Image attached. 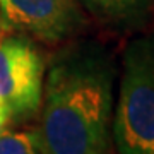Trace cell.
<instances>
[{
	"mask_svg": "<svg viewBox=\"0 0 154 154\" xmlns=\"http://www.w3.org/2000/svg\"><path fill=\"white\" fill-rule=\"evenodd\" d=\"M36 137L41 154H110L116 69L93 41L62 48L46 67Z\"/></svg>",
	"mask_w": 154,
	"mask_h": 154,
	"instance_id": "cell-1",
	"label": "cell"
},
{
	"mask_svg": "<svg viewBox=\"0 0 154 154\" xmlns=\"http://www.w3.org/2000/svg\"><path fill=\"white\" fill-rule=\"evenodd\" d=\"M111 144L118 154H154V34L134 38L123 51Z\"/></svg>",
	"mask_w": 154,
	"mask_h": 154,
	"instance_id": "cell-2",
	"label": "cell"
},
{
	"mask_svg": "<svg viewBox=\"0 0 154 154\" xmlns=\"http://www.w3.org/2000/svg\"><path fill=\"white\" fill-rule=\"evenodd\" d=\"M45 72V57L33 38L19 33L0 34V101L9 122L38 115Z\"/></svg>",
	"mask_w": 154,
	"mask_h": 154,
	"instance_id": "cell-3",
	"label": "cell"
},
{
	"mask_svg": "<svg viewBox=\"0 0 154 154\" xmlns=\"http://www.w3.org/2000/svg\"><path fill=\"white\" fill-rule=\"evenodd\" d=\"M0 24L4 33L58 45L82 33L88 16L79 0H0Z\"/></svg>",
	"mask_w": 154,
	"mask_h": 154,
	"instance_id": "cell-4",
	"label": "cell"
},
{
	"mask_svg": "<svg viewBox=\"0 0 154 154\" xmlns=\"http://www.w3.org/2000/svg\"><path fill=\"white\" fill-rule=\"evenodd\" d=\"M99 24L113 31H134L152 16L154 0H79Z\"/></svg>",
	"mask_w": 154,
	"mask_h": 154,
	"instance_id": "cell-5",
	"label": "cell"
},
{
	"mask_svg": "<svg viewBox=\"0 0 154 154\" xmlns=\"http://www.w3.org/2000/svg\"><path fill=\"white\" fill-rule=\"evenodd\" d=\"M0 154H41L36 130L0 134Z\"/></svg>",
	"mask_w": 154,
	"mask_h": 154,
	"instance_id": "cell-6",
	"label": "cell"
},
{
	"mask_svg": "<svg viewBox=\"0 0 154 154\" xmlns=\"http://www.w3.org/2000/svg\"><path fill=\"white\" fill-rule=\"evenodd\" d=\"M0 116H2V118H7V120H9L7 110H5V106H4V103H2V101H0Z\"/></svg>",
	"mask_w": 154,
	"mask_h": 154,
	"instance_id": "cell-7",
	"label": "cell"
},
{
	"mask_svg": "<svg viewBox=\"0 0 154 154\" xmlns=\"http://www.w3.org/2000/svg\"><path fill=\"white\" fill-rule=\"evenodd\" d=\"M7 123H9V120H7V118H2V116H0V134H2L4 130H5Z\"/></svg>",
	"mask_w": 154,
	"mask_h": 154,
	"instance_id": "cell-8",
	"label": "cell"
},
{
	"mask_svg": "<svg viewBox=\"0 0 154 154\" xmlns=\"http://www.w3.org/2000/svg\"><path fill=\"white\" fill-rule=\"evenodd\" d=\"M2 33H4V31H2V24H0V34H2Z\"/></svg>",
	"mask_w": 154,
	"mask_h": 154,
	"instance_id": "cell-9",
	"label": "cell"
}]
</instances>
